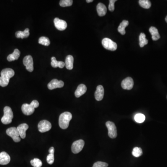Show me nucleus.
Masks as SVG:
<instances>
[{"mask_svg":"<svg viewBox=\"0 0 167 167\" xmlns=\"http://www.w3.org/2000/svg\"><path fill=\"white\" fill-rule=\"evenodd\" d=\"M72 119V115L69 112H65L61 114L59 119V127L62 129L68 127L69 123Z\"/></svg>","mask_w":167,"mask_h":167,"instance_id":"nucleus-1","label":"nucleus"},{"mask_svg":"<svg viewBox=\"0 0 167 167\" xmlns=\"http://www.w3.org/2000/svg\"><path fill=\"white\" fill-rule=\"evenodd\" d=\"M39 106V102L37 100H34L30 104H23L22 106V111L26 115H30L35 111V108H38Z\"/></svg>","mask_w":167,"mask_h":167,"instance_id":"nucleus-2","label":"nucleus"},{"mask_svg":"<svg viewBox=\"0 0 167 167\" xmlns=\"http://www.w3.org/2000/svg\"><path fill=\"white\" fill-rule=\"evenodd\" d=\"M14 115L12 109L9 106H5L4 108V115L1 119V121L4 124H9L12 122Z\"/></svg>","mask_w":167,"mask_h":167,"instance_id":"nucleus-3","label":"nucleus"},{"mask_svg":"<svg viewBox=\"0 0 167 167\" xmlns=\"http://www.w3.org/2000/svg\"><path fill=\"white\" fill-rule=\"evenodd\" d=\"M102 44L103 48L110 51H115L118 48L116 43L109 38H106L103 39Z\"/></svg>","mask_w":167,"mask_h":167,"instance_id":"nucleus-4","label":"nucleus"},{"mask_svg":"<svg viewBox=\"0 0 167 167\" xmlns=\"http://www.w3.org/2000/svg\"><path fill=\"white\" fill-rule=\"evenodd\" d=\"M6 133L8 136L12 137L14 142H19L21 141L19 132L17 128L11 127L8 129H7Z\"/></svg>","mask_w":167,"mask_h":167,"instance_id":"nucleus-5","label":"nucleus"},{"mask_svg":"<svg viewBox=\"0 0 167 167\" xmlns=\"http://www.w3.org/2000/svg\"><path fill=\"white\" fill-rule=\"evenodd\" d=\"M106 126L108 129V135L110 138H116L118 135L117 134V129H116V126L113 122L111 121H107L106 123Z\"/></svg>","mask_w":167,"mask_h":167,"instance_id":"nucleus-6","label":"nucleus"},{"mask_svg":"<svg viewBox=\"0 0 167 167\" xmlns=\"http://www.w3.org/2000/svg\"><path fill=\"white\" fill-rule=\"evenodd\" d=\"M85 142L84 140H77L73 142L72 145V151L74 154H78L83 150V147L84 146Z\"/></svg>","mask_w":167,"mask_h":167,"instance_id":"nucleus-7","label":"nucleus"},{"mask_svg":"<svg viewBox=\"0 0 167 167\" xmlns=\"http://www.w3.org/2000/svg\"><path fill=\"white\" fill-rule=\"evenodd\" d=\"M38 128L40 132H46L51 129L52 128V124L49 121L43 120L39 122Z\"/></svg>","mask_w":167,"mask_h":167,"instance_id":"nucleus-8","label":"nucleus"},{"mask_svg":"<svg viewBox=\"0 0 167 167\" xmlns=\"http://www.w3.org/2000/svg\"><path fill=\"white\" fill-rule=\"evenodd\" d=\"M23 63L26 67V69L29 72H32L33 71V62L32 57L31 55H27L24 57Z\"/></svg>","mask_w":167,"mask_h":167,"instance_id":"nucleus-9","label":"nucleus"},{"mask_svg":"<svg viewBox=\"0 0 167 167\" xmlns=\"http://www.w3.org/2000/svg\"><path fill=\"white\" fill-rule=\"evenodd\" d=\"M53 22L54 26L59 30H65L67 27V24L66 21L59 19L58 18H55Z\"/></svg>","mask_w":167,"mask_h":167,"instance_id":"nucleus-10","label":"nucleus"},{"mask_svg":"<svg viewBox=\"0 0 167 167\" xmlns=\"http://www.w3.org/2000/svg\"><path fill=\"white\" fill-rule=\"evenodd\" d=\"M64 83L61 80H58L57 79H53L49 83L48 85L49 90H53L58 88H62L64 86Z\"/></svg>","mask_w":167,"mask_h":167,"instance_id":"nucleus-11","label":"nucleus"},{"mask_svg":"<svg viewBox=\"0 0 167 167\" xmlns=\"http://www.w3.org/2000/svg\"><path fill=\"white\" fill-rule=\"evenodd\" d=\"M134 85V81L131 77H127L124 79L121 83V86L124 89L130 90L132 89Z\"/></svg>","mask_w":167,"mask_h":167,"instance_id":"nucleus-12","label":"nucleus"},{"mask_svg":"<svg viewBox=\"0 0 167 167\" xmlns=\"http://www.w3.org/2000/svg\"><path fill=\"white\" fill-rule=\"evenodd\" d=\"M1 75L2 77L9 80L14 75V72L11 68H5L1 71Z\"/></svg>","mask_w":167,"mask_h":167,"instance_id":"nucleus-13","label":"nucleus"},{"mask_svg":"<svg viewBox=\"0 0 167 167\" xmlns=\"http://www.w3.org/2000/svg\"><path fill=\"white\" fill-rule=\"evenodd\" d=\"M104 88L101 85H99L97 86L96 92L95 93V99L97 101H101L103 98L104 96Z\"/></svg>","mask_w":167,"mask_h":167,"instance_id":"nucleus-14","label":"nucleus"},{"mask_svg":"<svg viewBox=\"0 0 167 167\" xmlns=\"http://www.w3.org/2000/svg\"><path fill=\"white\" fill-rule=\"evenodd\" d=\"M28 125L27 124H22L18 126L17 129L20 136L22 139H24L26 137V131L28 129Z\"/></svg>","mask_w":167,"mask_h":167,"instance_id":"nucleus-15","label":"nucleus"},{"mask_svg":"<svg viewBox=\"0 0 167 167\" xmlns=\"http://www.w3.org/2000/svg\"><path fill=\"white\" fill-rule=\"evenodd\" d=\"M10 157L8 153L4 151L0 153V164L1 165H7L9 163L10 161Z\"/></svg>","mask_w":167,"mask_h":167,"instance_id":"nucleus-16","label":"nucleus"},{"mask_svg":"<svg viewBox=\"0 0 167 167\" xmlns=\"http://www.w3.org/2000/svg\"><path fill=\"white\" fill-rule=\"evenodd\" d=\"M87 87L85 85L80 84L78 86L75 92V96L76 98H80L86 93Z\"/></svg>","mask_w":167,"mask_h":167,"instance_id":"nucleus-17","label":"nucleus"},{"mask_svg":"<svg viewBox=\"0 0 167 167\" xmlns=\"http://www.w3.org/2000/svg\"><path fill=\"white\" fill-rule=\"evenodd\" d=\"M97 10L98 15L102 17L106 15V14L107 8L103 3H99L97 6Z\"/></svg>","mask_w":167,"mask_h":167,"instance_id":"nucleus-18","label":"nucleus"},{"mask_svg":"<svg viewBox=\"0 0 167 167\" xmlns=\"http://www.w3.org/2000/svg\"><path fill=\"white\" fill-rule=\"evenodd\" d=\"M150 33H151L152 35V39L153 40L156 41L160 38V35L159 33L158 30L156 27H151L149 29Z\"/></svg>","mask_w":167,"mask_h":167,"instance_id":"nucleus-19","label":"nucleus"},{"mask_svg":"<svg viewBox=\"0 0 167 167\" xmlns=\"http://www.w3.org/2000/svg\"><path fill=\"white\" fill-rule=\"evenodd\" d=\"M73 61H74V59L73 56L71 55L67 56L65 62V66L67 69L68 70H72L73 67Z\"/></svg>","mask_w":167,"mask_h":167,"instance_id":"nucleus-20","label":"nucleus"},{"mask_svg":"<svg viewBox=\"0 0 167 167\" xmlns=\"http://www.w3.org/2000/svg\"><path fill=\"white\" fill-rule=\"evenodd\" d=\"M20 51L17 49H15L12 54H9L7 57V60L9 61H13L18 59L20 56Z\"/></svg>","mask_w":167,"mask_h":167,"instance_id":"nucleus-21","label":"nucleus"},{"mask_svg":"<svg viewBox=\"0 0 167 167\" xmlns=\"http://www.w3.org/2000/svg\"><path fill=\"white\" fill-rule=\"evenodd\" d=\"M51 65L52 67L54 68H57V67H59L60 68H63L65 66V63L64 62L61 61H58L56 60V58L54 57H53L51 58Z\"/></svg>","mask_w":167,"mask_h":167,"instance_id":"nucleus-22","label":"nucleus"},{"mask_svg":"<svg viewBox=\"0 0 167 167\" xmlns=\"http://www.w3.org/2000/svg\"><path fill=\"white\" fill-rule=\"evenodd\" d=\"M30 35L29 33V29L28 28H26L24 30V31L16 32L15 33V36L17 38H21V39H24V38H27Z\"/></svg>","mask_w":167,"mask_h":167,"instance_id":"nucleus-23","label":"nucleus"},{"mask_svg":"<svg viewBox=\"0 0 167 167\" xmlns=\"http://www.w3.org/2000/svg\"><path fill=\"white\" fill-rule=\"evenodd\" d=\"M129 25V22L126 20H124L123 22L120 23L119 26L118 27V31L121 33L122 35H124L126 33L125 28L126 27H127Z\"/></svg>","mask_w":167,"mask_h":167,"instance_id":"nucleus-24","label":"nucleus"},{"mask_svg":"<svg viewBox=\"0 0 167 167\" xmlns=\"http://www.w3.org/2000/svg\"><path fill=\"white\" fill-rule=\"evenodd\" d=\"M148 43V40L146 38V35L143 33H140L139 36V45L141 48H143V46Z\"/></svg>","mask_w":167,"mask_h":167,"instance_id":"nucleus-25","label":"nucleus"},{"mask_svg":"<svg viewBox=\"0 0 167 167\" xmlns=\"http://www.w3.org/2000/svg\"><path fill=\"white\" fill-rule=\"evenodd\" d=\"M139 4L140 6L144 9H149L151 7V3L149 0H140Z\"/></svg>","mask_w":167,"mask_h":167,"instance_id":"nucleus-26","label":"nucleus"},{"mask_svg":"<svg viewBox=\"0 0 167 167\" xmlns=\"http://www.w3.org/2000/svg\"><path fill=\"white\" fill-rule=\"evenodd\" d=\"M134 119L137 123H143L145 120V116L142 113H137L134 116Z\"/></svg>","mask_w":167,"mask_h":167,"instance_id":"nucleus-27","label":"nucleus"},{"mask_svg":"<svg viewBox=\"0 0 167 167\" xmlns=\"http://www.w3.org/2000/svg\"><path fill=\"white\" fill-rule=\"evenodd\" d=\"M39 43L42 45L48 46L50 44V41L48 37L42 36L39 38Z\"/></svg>","mask_w":167,"mask_h":167,"instance_id":"nucleus-28","label":"nucleus"},{"mask_svg":"<svg viewBox=\"0 0 167 167\" xmlns=\"http://www.w3.org/2000/svg\"><path fill=\"white\" fill-rule=\"evenodd\" d=\"M132 153L134 156H135L136 158H138L139 156L142 155V149L139 147H135L133 150Z\"/></svg>","mask_w":167,"mask_h":167,"instance_id":"nucleus-29","label":"nucleus"},{"mask_svg":"<svg viewBox=\"0 0 167 167\" xmlns=\"http://www.w3.org/2000/svg\"><path fill=\"white\" fill-rule=\"evenodd\" d=\"M30 163L32 166L34 167H41L42 165L41 160L38 158H35L32 160Z\"/></svg>","mask_w":167,"mask_h":167,"instance_id":"nucleus-30","label":"nucleus"},{"mask_svg":"<svg viewBox=\"0 0 167 167\" xmlns=\"http://www.w3.org/2000/svg\"><path fill=\"white\" fill-rule=\"evenodd\" d=\"M73 3L72 0H61L59 2V5L62 7L71 6Z\"/></svg>","mask_w":167,"mask_h":167,"instance_id":"nucleus-31","label":"nucleus"},{"mask_svg":"<svg viewBox=\"0 0 167 167\" xmlns=\"http://www.w3.org/2000/svg\"><path fill=\"white\" fill-rule=\"evenodd\" d=\"M9 80L5 79L2 77H0V86L1 87H6L9 85Z\"/></svg>","mask_w":167,"mask_h":167,"instance_id":"nucleus-32","label":"nucleus"},{"mask_svg":"<svg viewBox=\"0 0 167 167\" xmlns=\"http://www.w3.org/2000/svg\"><path fill=\"white\" fill-rule=\"evenodd\" d=\"M46 161L49 164H53L54 161V154H49L46 158Z\"/></svg>","mask_w":167,"mask_h":167,"instance_id":"nucleus-33","label":"nucleus"},{"mask_svg":"<svg viewBox=\"0 0 167 167\" xmlns=\"http://www.w3.org/2000/svg\"><path fill=\"white\" fill-rule=\"evenodd\" d=\"M108 164L105 162H97L94 163L93 167H108Z\"/></svg>","mask_w":167,"mask_h":167,"instance_id":"nucleus-34","label":"nucleus"},{"mask_svg":"<svg viewBox=\"0 0 167 167\" xmlns=\"http://www.w3.org/2000/svg\"><path fill=\"white\" fill-rule=\"evenodd\" d=\"M116 0H110V3L109 5V10L110 11L113 12L115 9L114 4L116 1Z\"/></svg>","mask_w":167,"mask_h":167,"instance_id":"nucleus-35","label":"nucleus"},{"mask_svg":"<svg viewBox=\"0 0 167 167\" xmlns=\"http://www.w3.org/2000/svg\"><path fill=\"white\" fill-rule=\"evenodd\" d=\"M49 154H54V147H52L51 148H50L49 150Z\"/></svg>","mask_w":167,"mask_h":167,"instance_id":"nucleus-36","label":"nucleus"},{"mask_svg":"<svg viewBox=\"0 0 167 167\" xmlns=\"http://www.w3.org/2000/svg\"><path fill=\"white\" fill-rule=\"evenodd\" d=\"M93 0H86V2H87V3H90V2H93Z\"/></svg>","mask_w":167,"mask_h":167,"instance_id":"nucleus-37","label":"nucleus"},{"mask_svg":"<svg viewBox=\"0 0 167 167\" xmlns=\"http://www.w3.org/2000/svg\"><path fill=\"white\" fill-rule=\"evenodd\" d=\"M165 21L167 23V15L166 16V18H165Z\"/></svg>","mask_w":167,"mask_h":167,"instance_id":"nucleus-38","label":"nucleus"}]
</instances>
